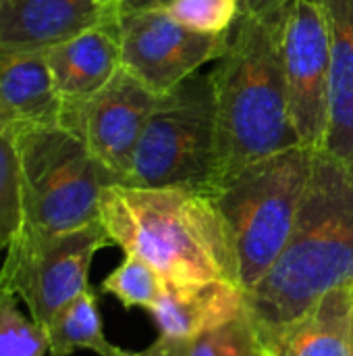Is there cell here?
I'll use <instances>...</instances> for the list:
<instances>
[{
	"instance_id": "6da1fadb",
	"label": "cell",
	"mask_w": 353,
	"mask_h": 356,
	"mask_svg": "<svg viewBox=\"0 0 353 356\" xmlns=\"http://www.w3.org/2000/svg\"><path fill=\"white\" fill-rule=\"evenodd\" d=\"M291 0H241L212 63L216 165L210 194L252 163L300 146L289 117L285 31Z\"/></svg>"
},
{
	"instance_id": "7a4b0ae2",
	"label": "cell",
	"mask_w": 353,
	"mask_h": 356,
	"mask_svg": "<svg viewBox=\"0 0 353 356\" xmlns=\"http://www.w3.org/2000/svg\"><path fill=\"white\" fill-rule=\"evenodd\" d=\"M100 223L110 244L146 261L169 284H239L227 223L208 192L112 184L100 198Z\"/></svg>"
},
{
	"instance_id": "3957f363",
	"label": "cell",
	"mask_w": 353,
	"mask_h": 356,
	"mask_svg": "<svg viewBox=\"0 0 353 356\" xmlns=\"http://www.w3.org/2000/svg\"><path fill=\"white\" fill-rule=\"evenodd\" d=\"M343 284H353V171L314 152L295 229L246 309L256 330L283 325Z\"/></svg>"
},
{
	"instance_id": "277c9868",
	"label": "cell",
	"mask_w": 353,
	"mask_h": 356,
	"mask_svg": "<svg viewBox=\"0 0 353 356\" xmlns=\"http://www.w3.org/2000/svg\"><path fill=\"white\" fill-rule=\"evenodd\" d=\"M314 152L295 146L248 165L212 196L227 223L246 294L285 250L308 190Z\"/></svg>"
},
{
	"instance_id": "5b68a950",
	"label": "cell",
	"mask_w": 353,
	"mask_h": 356,
	"mask_svg": "<svg viewBox=\"0 0 353 356\" xmlns=\"http://www.w3.org/2000/svg\"><path fill=\"white\" fill-rule=\"evenodd\" d=\"M216 165L212 71L200 69L158 94L133 150L125 186H183L210 194Z\"/></svg>"
},
{
	"instance_id": "8992f818",
	"label": "cell",
	"mask_w": 353,
	"mask_h": 356,
	"mask_svg": "<svg viewBox=\"0 0 353 356\" xmlns=\"http://www.w3.org/2000/svg\"><path fill=\"white\" fill-rule=\"evenodd\" d=\"M25 225L44 234H62L100 221L104 188L121 184L87 146L60 123L35 127L15 138Z\"/></svg>"
},
{
	"instance_id": "52a82bcc",
	"label": "cell",
	"mask_w": 353,
	"mask_h": 356,
	"mask_svg": "<svg viewBox=\"0 0 353 356\" xmlns=\"http://www.w3.org/2000/svg\"><path fill=\"white\" fill-rule=\"evenodd\" d=\"M106 246L110 240L100 221L62 234L23 227L4 250L0 292L15 294L46 330L60 309L89 288L92 261Z\"/></svg>"
},
{
	"instance_id": "ba28073f",
	"label": "cell",
	"mask_w": 353,
	"mask_h": 356,
	"mask_svg": "<svg viewBox=\"0 0 353 356\" xmlns=\"http://www.w3.org/2000/svg\"><path fill=\"white\" fill-rule=\"evenodd\" d=\"M331 38L318 0H291L285 31L289 117L300 146L322 152L331 125Z\"/></svg>"
},
{
	"instance_id": "9c48e42d",
	"label": "cell",
	"mask_w": 353,
	"mask_h": 356,
	"mask_svg": "<svg viewBox=\"0 0 353 356\" xmlns=\"http://www.w3.org/2000/svg\"><path fill=\"white\" fill-rule=\"evenodd\" d=\"M121 69L154 94H164L212 65L227 46L225 33H202L173 19L164 8L121 13Z\"/></svg>"
},
{
	"instance_id": "30bf717a",
	"label": "cell",
	"mask_w": 353,
	"mask_h": 356,
	"mask_svg": "<svg viewBox=\"0 0 353 356\" xmlns=\"http://www.w3.org/2000/svg\"><path fill=\"white\" fill-rule=\"evenodd\" d=\"M156 96L125 69L92 98L60 106V125L73 131L87 150L123 184L133 150L146 127Z\"/></svg>"
},
{
	"instance_id": "8fae6325",
	"label": "cell",
	"mask_w": 353,
	"mask_h": 356,
	"mask_svg": "<svg viewBox=\"0 0 353 356\" xmlns=\"http://www.w3.org/2000/svg\"><path fill=\"white\" fill-rule=\"evenodd\" d=\"M119 17V0H0V50L46 52Z\"/></svg>"
},
{
	"instance_id": "7c38bea8",
	"label": "cell",
	"mask_w": 353,
	"mask_h": 356,
	"mask_svg": "<svg viewBox=\"0 0 353 356\" xmlns=\"http://www.w3.org/2000/svg\"><path fill=\"white\" fill-rule=\"evenodd\" d=\"M353 284L320 296L300 317L256 330V356H353Z\"/></svg>"
},
{
	"instance_id": "4fadbf2b",
	"label": "cell",
	"mask_w": 353,
	"mask_h": 356,
	"mask_svg": "<svg viewBox=\"0 0 353 356\" xmlns=\"http://www.w3.org/2000/svg\"><path fill=\"white\" fill-rule=\"evenodd\" d=\"M60 98L46 52L0 50V134L15 142L21 134L56 125Z\"/></svg>"
},
{
	"instance_id": "5bb4252c",
	"label": "cell",
	"mask_w": 353,
	"mask_h": 356,
	"mask_svg": "<svg viewBox=\"0 0 353 356\" xmlns=\"http://www.w3.org/2000/svg\"><path fill=\"white\" fill-rule=\"evenodd\" d=\"M46 60L62 104L92 98L121 69L119 19L85 29L46 50Z\"/></svg>"
},
{
	"instance_id": "9a60e30c",
	"label": "cell",
	"mask_w": 353,
	"mask_h": 356,
	"mask_svg": "<svg viewBox=\"0 0 353 356\" xmlns=\"http://www.w3.org/2000/svg\"><path fill=\"white\" fill-rule=\"evenodd\" d=\"M160 336L193 340L246 313V290L235 282L169 284L148 311Z\"/></svg>"
},
{
	"instance_id": "2e32d148",
	"label": "cell",
	"mask_w": 353,
	"mask_h": 356,
	"mask_svg": "<svg viewBox=\"0 0 353 356\" xmlns=\"http://www.w3.org/2000/svg\"><path fill=\"white\" fill-rule=\"evenodd\" d=\"M331 38V125L327 154L353 171V0H318Z\"/></svg>"
},
{
	"instance_id": "e0dca14e",
	"label": "cell",
	"mask_w": 353,
	"mask_h": 356,
	"mask_svg": "<svg viewBox=\"0 0 353 356\" xmlns=\"http://www.w3.org/2000/svg\"><path fill=\"white\" fill-rule=\"evenodd\" d=\"M46 336L50 356H71L77 350H92L102 356L112 348L104 336L98 296L92 288L60 309V313L48 323Z\"/></svg>"
},
{
	"instance_id": "ac0fdd59",
	"label": "cell",
	"mask_w": 353,
	"mask_h": 356,
	"mask_svg": "<svg viewBox=\"0 0 353 356\" xmlns=\"http://www.w3.org/2000/svg\"><path fill=\"white\" fill-rule=\"evenodd\" d=\"M100 290L114 296L125 309L150 311L164 290V280L146 261L125 254V261L104 277Z\"/></svg>"
},
{
	"instance_id": "d6986e66",
	"label": "cell",
	"mask_w": 353,
	"mask_h": 356,
	"mask_svg": "<svg viewBox=\"0 0 353 356\" xmlns=\"http://www.w3.org/2000/svg\"><path fill=\"white\" fill-rule=\"evenodd\" d=\"M25 225L23 177L17 146L0 134V252L21 234Z\"/></svg>"
},
{
	"instance_id": "ffe728a7",
	"label": "cell",
	"mask_w": 353,
	"mask_h": 356,
	"mask_svg": "<svg viewBox=\"0 0 353 356\" xmlns=\"http://www.w3.org/2000/svg\"><path fill=\"white\" fill-rule=\"evenodd\" d=\"M48 355L46 330L19 309V298L0 292V356Z\"/></svg>"
},
{
	"instance_id": "44dd1931",
	"label": "cell",
	"mask_w": 353,
	"mask_h": 356,
	"mask_svg": "<svg viewBox=\"0 0 353 356\" xmlns=\"http://www.w3.org/2000/svg\"><path fill=\"white\" fill-rule=\"evenodd\" d=\"M189 356H256V332L248 309L237 319L193 338Z\"/></svg>"
},
{
	"instance_id": "7402d4cb",
	"label": "cell",
	"mask_w": 353,
	"mask_h": 356,
	"mask_svg": "<svg viewBox=\"0 0 353 356\" xmlns=\"http://www.w3.org/2000/svg\"><path fill=\"white\" fill-rule=\"evenodd\" d=\"M241 0H175L164 10L185 27L202 33H225L239 15Z\"/></svg>"
},
{
	"instance_id": "603a6c76",
	"label": "cell",
	"mask_w": 353,
	"mask_h": 356,
	"mask_svg": "<svg viewBox=\"0 0 353 356\" xmlns=\"http://www.w3.org/2000/svg\"><path fill=\"white\" fill-rule=\"evenodd\" d=\"M189 348H191V340H177V338L160 336L146 350L133 353V350H125L112 344V348L102 356H189Z\"/></svg>"
},
{
	"instance_id": "cb8c5ba5",
	"label": "cell",
	"mask_w": 353,
	"mask_h": 356,
	"mask_svg": "<svg viewBox=\"0 0 353 356\" xmlns=\"http://www.w3.org/2000/svg\"><path fill=\"white\" fill-rule=\"evenodd\" d=\"M121 13H133V10H150V8H166L175 0H119Z\"/></svg>"
},
{
	"instance_id": "d4e9b609",
	"label": "cell",
	"mask_w": 353,
	"mask_h": 356,
	"mask_svg": "<svg viewBox=\"0 0 353 356\" xmlns=\"http://www.w3.org/2000/svg\"><path fill=\"white\" fill-rule=\"evenodd\" d=\"M352 353H353V315H352Z\"/></svg>"
}]
</instances>
